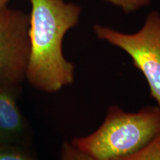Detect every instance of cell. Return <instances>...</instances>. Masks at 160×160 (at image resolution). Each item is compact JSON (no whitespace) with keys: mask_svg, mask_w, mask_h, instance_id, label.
Segmentation results:
<instances>
[{"mask_svg":"<svg viewBox=\"0 0 160 160\" xmlns=\"http://www.w3.org/2000/svg\"><path fill=\"white\" fill-rule=\"evenodd\" d=\"M30 53L26 79L45 93H55L74 81L73 63L64 57L62 42L68 31L77 25L79 5L65 0H29Z\"/></svg>","mask_w":160,"mask_h":160,"instance_id":"obj_1","label":"cell"},{"mask_svg":"<svg viewBox=\"0 0 160 160\" xmlns=\"http://www.w3.org/2000/svg\"><path fill=\"white\" fill-rule=\"evenodd\" d=\"M159 135V105L134 113L112 106L97 131L71 142L97 160H121L142 149Z\"/></svg>","mask_w":160,"mask_h":160,"instance_id":"obj_2","label":"cell"},{"mask_svg":"<svg viewBox=\"0 0 160 160\" xmlns=\"http://www.w3.org/2000/svg\"><path fill=\"white\" fill-rule=\"evenodd\" d=\"M99 39L117 46L128 54L142 73L151 97L160 106V13L152 11L137 33H124L99 25L93 26Z\"/></svg>","mask_w":160,"mask_h":160,"instance_id":"obj_3","label":"cell"},{"mask_svg":"<svg viewBox=\"0 0 160 160\" xmlns=\"http://www.w3.org/2000/svg\"><path fill=\"white\" fill-rule=\"evenodd\" d=\"M30 16L0 8V87L20 86L26 79L30 53Z\"/></svg>","mask_w":160,"mask_h":160,"instance_id":"obj_4","label":"cell"},{"mask_svg":"<svg viewBox=\"0 0 160 160\" xmlns=\"http://www.w3.org/2000/svg\"><path fill=\"white\" fill-rule=\"evenodd\" d=\"M19 86L0 87V145H22L28 125L18 104Z\"/></svg>","mask_w":160,"mask_h":160,"instance_id":"obj_5","label":"cell"},{"mask_svg":"<svg viewBox=\"0 0 160 160\" xmlns=\"http://www.w3.org/2000/svg\"><path fill=\"white\" fill-rule=\"evenodd\" d=\"M121 160H160V135L142 149Z\"/></svg>","mask_w":160,"mask_h":160,"instance_id":"obj_6","label":"cell"},{"mask_svg":"<svg viewBox=\"0 0 160 160\" xmlns=\"http://www.w3.org/2000/svg\"><path fill=\"white\" fill-rule=\"evenodd\" d=\"M0 160H36L22 145H0Z\"/></svg>","mask_w":160,"mask_h":160,"instance_id":"obj_7","label":"cell"},{"mask_svg":"<svg viewBox=\"0 0 160 160\" xmlns=\"http://www.w3.org/2000/svg\"><path fill=\"white\" fill-rule=\"evenodd\" d=\"M60 160H97L80 151L71 142H64L61 148Z\"/></svg>","mask_w":160,"mask_h":160,"instance_id":"obj_8","label":"cell"},{"mask_svg":"<svg viewBox=\"0 0 160 160\" xmlns=\"http://www.w3.org/2000/svg\"><path fill=\"white\" fill-rule=\"evenodd\" d=\"M122 8L124 12L130 13L149 3L151 0H105Z\"/></svg>","mask_w":160,"mask_h":160,"instance_id":"obj_9","label":"cell"},{"mask_svg":"<svg viewBox=\"0 0 160 160\" xmlns=\"http://www.w3.org/2000/svg\"><path fill=\"white\" fill-rule=\"evenodd\" d=\"M9 2V0H0V8L7 6L8 2Z\"/></svg>","mask_w":160,"mask_h":160,"instance_id":"obj_10","label":"cell"}]
</instances>
